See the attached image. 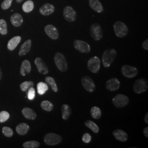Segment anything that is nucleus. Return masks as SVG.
I'll use <instances>...</instances> for the list:
<instances>
[{
  "label": "nucleus",
  "instance_id": "obj_1",
  "mask_svg": "<svg viewBox=\"0 0 148 148\" xmlns=\"http://www.w3.org/2000/svg\"><path fill=\"white\" fill-rule=\"evenodd\" d=\"M117 56V52L114 48L106 49L102 55V62L105 68H109L114 61Z\"/></svg>",
  "mask_w": 148,
  "mask_h": 148
},
{
  "label": "nucleus",
  "instance_id": "obj_2",
  "mask_svg": "<svg viewBox=\"0 0 148 148\" xmlns=\"http://www.w3.org/2000/svg\"><path fill=\"white\" fill-rule=\"evenodd\" d=\"M54 62L56 66L62 72H65L68 69L67 60L65 56L60 52H57L54 57Z\"/></svg>",
  "mask_w": 148,
  "mask_h": 148
},
{
  "label": "nucleus",
  "instance_id": "obj_3",
  "mask_svg": "<svg viewBox=\"0 0 148 148\" xmlns=\"http://www.w3.org/2000/svg\"><path fill=\"white\" fill-rule=\"evenodd\" d=\"M114 30L117 37L122 38L127 36L128 33V28L123 22L117 21L115 22L114 26Z\"/></svg>",
  "mask_w": 148,
  "mask_h": 148
},
{
  "label": "nucleus",
  "instance_id": "obj_4",
  "mask_svg": "<svg viewBox=\"0 0 148 148\" xmlns=\"http://www.w3.org/2000/svg\"><path fill=\"white\" fill-rule=\"evenodd\" d=\"M134 92L137 94H141L148 90V81L141 78L136 81L133 84Z\"/></svg>",
  "mask_w": 148,
  "mask_h": 148
},
{
  "label": "nucleus",
  "instance_id": "obj_5",
  "mask_svg": "<svg viewBox=\"0 0 148 148\" xmlns=\"http://www.w3.org/2000/svg\"><path fill=\"white\" fill-rule=\"evenodd\" d=\"M62 139V137L60 135L54 133H49L45 136L44 142L48 145L53 146L61 143Z\"/></svg>",
  "mask_w": 148,
  "mask_h": 148
},
{
  "label": "nucleus",
  "instance_id": "obj_6",
  "mask_svg": "<svg viewBox=\"0 0 148 148\" xmlns=\"http://www.w3.org/2000/svg\"><path fill=\"white\" fill-rule=\"evenodd\" d=\"M129 98L123 94H118L112 99V103L117 108H122L127 106L129 103Z\"/></svg>",
  "mask_w": 148,
  "mask_h": 148
},
{
  "label": "nucleus",
  "instance_id": "obj_7",
  "mask_svg": "<svg viewBox=\"0 0 148 148\" xmlns=\"http://www.w3.org/2000/svg\"><path fill=\"white\" fill-rule=\"evenodd\" d=\"M90 33L92 38L95 41H99L103 37V30L101 25L98 23H95L90 27Z\"/></svg>",
  "mask_w": 148,
  "mask_h": 148
},
{
  "label": "nucleus",
  "instance_id": "obj_8",
  "mask_svg": "<svg viewBox=\"0 0 148 148\" xmlns=\"http://www.w3.org/2000/svg\"><path fill=\"white\" fill-rule=\"evenodd\" d=\"M101 59L98 57H93L89 59L87 63V67L90 71L95 74L97 73L101 68Z\"/></svg>",
  "mask_w": 148,
  "mask_h": 148
},
{
  "label": "nucleus",
  "instance_id": "obj_9",
  "mask_svg": "<svg viewBox=\"0 0 148 148\" xmlns=\"http://www.w3.org/2000/svg\"><path fill=\"white\" fill-rule=\"evenodd\" d=\"M121 72L122 75L126 77L133 78L138 74V70L134 66L125 65L122 67Z\"/></svg>",
  "mask_w": 148,
  "mask_h": 148
},
{
  "label": "nucleus",
  "instance_id": "obj_10",
  "mask_svg": "<svg viewBox=\"0 0 148 148\" xmlns=\"http://www.w3.org/2000/svg\"><path fill=\"white\" fill-rule=\"evenodd\" d=\"M74 47L81 53H88L90 51V45L84 41L80 40H75L74 41Z\"/></svg>",
  "mask_w": 148,
  "mask_h": 148
},
{
  "label": "nucleus",
  "instance_id": "obj_11",
  "mask_svg": "<svg viewBox=\"0 0 148 148\" xmlns=\"http://www.w3.org/2000/svg\"><path fill=\"white\" fill-rule=\"evenodd\" d=\"M63 14L64 19L69 22H73L76 19V12L74 8L70 5L64 7Z\"/></svg>",
  "mask_w": 148,
  "mask_h": 148
},
{
  "label": "nucleus",
  "instance_id": "obj_12",
  "mask_svg": "<svg viewBox=\"0 0 148 148\" xmlns=\"http://www.w3.org/2000/svg\"><path fill=\"white\" fill-rule=\"evenodd\" d=\"M82 85L84 88L88 92H93L95 88V85L93 79L89 76H84L81 79Z\"/></svg>",
  "mask_w": 148,
  "mask_h": 148
},
{
  "label": "nucleus",
  "instance_id": "obj_13",
  "mask_svg": "<svg viewBox=\"0 0 148 148\" xmlns=\"http://www.w3.org/2000/svg\"><path fill=\"white\" fill-rule=\"evenodd\" d=\"M45 32L48 37H50L51 39L54 40H57L59 36L58 29L53 25L49 24L46 25L45 27Z\"/></svg>",
  "mask_w": 148,
  "mask_h": 148
},
{
  "label": "nucleus",
  "instance_id": "obj_14",
  "mask_svg": "<svg viewBox=\"0 0 148 148\" xmlns=\"http://www.w3.org/2000/svg\"><path fill=\"white\" fill-rule=\"evenodd\" d=\"M120 87V82L115 77H112L108 80L106 82V88L110 91H115L119 90Z\"/></svg>",
  "mask_w": 148,
  "mask_h": 148
},
{
  "label": "nucleus",
  "instance_id": "obj_15",
  "mask_svg": "<svg viewBox=\"0 0 148 148\" xmlns=\"http://www.w3.org/2000/svg\"><path fill=\"white\" fill-rule=\"evenodd\" d=\"M35 64L36 65L38 71L40 74L46 75L48 73V69L46 63L43 62L42 59L37 57L35 60Z\"/></svg>",
  "mask_w": 148,
  "mask_h": 148
},
{
  "label": "nucleus",
  "instance_id": "obj_16",
  "mask_svg": "<svg viewBox=\"0 0 148 148\" xmlns=\"http://www.w3.org/2000/svg\"><path fill=\"white\" fill-rule=\"evenodd\" d=\"M55 8L54 5L51 3H47L42 5L39 9L40 13L44 16H48L51 15L54 13Z\"/></svg>",
  "mask_w": 148,
  "mask_h": 148
},
{
  "label": "nucleus",
  "instance_id": "obj_17",
  "mask_svg": "<svg viewBox=\"0 0 148 148\" xmlns=\"http://www.w3.org/2000/svg\"><path fill=\"white\" fill-rule=\"evenodd\" d=\"M11 21L14 27H21L23 23V18L21 14L16 13L11 16Z\"/></svg>",
  "mask_w": 148,
  "mask_h": 148
},
{
  "label": "nucleus",
  "instance_id": "obj_18",
  "mask_svg": "<svg viewBox=\"0 0 148 148\" xmlns=\"http://www.w3.org/2000/svg\"><path fill=\"white\" fill-rule=\"evenodd\" d=\"M89 5L93 11L98 13L103 12L104 10L103 6L99 0H89Z\"/></svg>",
  "mask_w": 148,
  "mask_h": 148
},
{
  "label": "nucleus",
  "instance_id": "obj_19",
  "mask_svg": "<svg viewBox=\"0 0 148 148\" xmlns=\"http://www.w3.org/2000/svg\"><path fill=\"white\" fill-rule=\"evenodd\" d=\"M32 47V41L29 39L23 43L19 51V56H23L29 52Z\"/></svg>",
  "mask_w": 148,
  "mask_h": 148
},
{
  "label": "nucleus",
  "instance_id": "obj_20",
  "mask_svg": "<svg viewBox=\"0 0 148 148\" xmlns=\"http://www.w3.org/2000/svg\"><path fill=\"white\" fill-rule=\"evenodd\" d=\"M112 134L117 140L122 142H125L128 140L127 133L121 130H116L113 132Z\"/></svg>",
  "mask_w": 148,
  "mask_h": 148
},
{
  "label": "nucleus",
  "instance_id": "obj_21",
  "mask_svg": "<svg viewBox=\"0 0 148 148\" xmlns=\"http://www.w3.org/2000/svg\"><path fill=\"white\" fill-rule=\"evenodd\" d=\"M32 70L31 64L29 60H24L21 64V74L22 76H24L27 74H29Z\"/></svg>",
  "mask_w": 148,
  "mask_h": 148
},
{
  "label": "nucleus",
  "instance_id": "obj_22",
  "mask_svg": "<svg viewBox=\"0 0 148 148\" xmlns=\"http://www.w3.org/2000/svg\"><path fill=\"white\" fill-rule=\"evenodd\" d=\"M21 37L19 36H16L13 37L8 41L7 44V48L10 51H13L16 49L17 46L21 41Z\"/></svg>",
  "mask_w": 148,
  "mask_h": 148
},
{
  "label": "nucleus",
  "instance_id": "obj_23",
  "mask_svg": "<svg viewBox=\"0 0 148 148\" xmlns=\"http://www.w3.org/2000/svg\"><path fill=\"white\" fill-rule=\"evenodd\" d=\"M22 114L27 119L29 120H35L37 117L36 113L32 109L29 108H25L22 110Z\"/></svg>",
  "mask_w": 148,
  "mask_h": 148
},
{
  "label": "nucleus",
  "instance_id": "obj_24",
  "mask_svg": "<svg viewBox=\"0 0 148 148\" xmlns=\"http://www.w3.org/2000/svg\"><path fill=\"white\" fill-rule=\"evenodd\" d=\"M29 128V126L26 123H21L16 127V131L19 135L24 136L28 132Z\"/></svg>",
  "mask_w": 148,
  "mask_h": 148
},
{
  "label": "nucleus",
  "instance_id": "obj_25",
  "mask_svg": "<svg viewBox=\"0 0 148 148\" xmlns=\"http://www.w3.org/2000/svg\"><path fill=\"white\" fill-rule=\"evenodd\" d=\"M62 118L64 120H67L71 114V109L68 104H63L62 106Z\"/></svg>",
  "mask_w": 148,
  "mask_h": 148
},
{
  "label": "nucleus",
  "instance_id": "obj_26",
  "mask_svg": "<svg viewBox=\"0 0 148 148\" xmlns=\"http://www.w3.org/2000/svg\"><path fill=\"white\" fill-rule=\"evenodd\" d=\"M34 8V3L32 0H27L25 1L22 5L23 11L25 13H30L33 11Z\"/></svg>",
  "mask_w": 148,
  "mask_h": 148
},
{
  "label": "nucleus",
  "instance_id": "obj_27",
  "mask_svg": "<svg viewBox=\"0 0 148 148\" xmlns=\"http://www.w3.org/2000/svg\"><path fill=\"white\" fill-rule=\"evenodd\" d=\"M85 125L86 127L89 128L90 130L95 133H98L99 131V128L98 126L94 122L88 120L85 122Z\"/></svg>",
  "mask_w": 148,
  "mask_h": 148
},
{
  "label": "nucleus",
  "instance_id": "obj_28",
  "mask_svg": "<svg viewBox=\"0 0 148 148\" xmlns=\"http://www.w3.org/2000/svg\"><path fill=\"white\" fill-rule=\"evenodd\" d=\"M45 81H46L47 84L51 87V89L53 90L54 92H58V86L53 77H50V76H47L46 77Z\"/></svg>",
  "mask_w": 148,
  "mask_h": 148
},
{
  "label": "nucleus",
  "instance_id": "obj_29",
  "mask_svg": "<svg viewBox=\"0 0 148 148\" xmlns=\"http://www.w3.org/2000/svg\"><path fill=\"white\" fill-rule=\"evenodd\" d=\"M37 89L38 93L40 95H43L48 90V86L47 84L40 82L37 85Z\"/></svg>",
  "mask_w": 148,
  "mask_h": 148
},
{
  "label": "nucleus",
  "instance_id": "obj_30",
  "mask_svg": "<svg viewBox=\"0 0 148 148\" xmlns=\"http://www.w3.org/2000/svg\"><path fill=\"white\" fill-rule=\"evenodd\" d=\"M90 114L93 119L98 120L101 118V111L100 108L98 106H93L90 109Z\"/></svg>",
  "mask_w": 148,
  "mask_h": 148
},
{
  "label": "nucleus",
  "instance_id": "obj_31",
  "mask_svg": "<svg viewBox=\"0 0 148 148\" xmlns=\"http://www.w3.org/2000/svg\"><path fill=\"white\" fill-rule=\"evenodd\" d=\"M41 106L45 111H51L54 108V105L48 101H42L41 103Z\"/></svg>",
  "mask_w": 148,
  "mask_h": 148
},
{
  "label": "nucleus",
  "instance_id": "obj_32",
  "mask_svg": "<svg viewBox=\"0 0 148 148\" xmlns=\"http://www.w3.org/2000/svg\"><path fill=\"white\" fill-rule=\"evenodd\" d=\"M23 146L25 148H37L40 147V143L35 140L28 141L24 143Z\"/></svg>",
  "mask_w": 148,
  "mask_h": 148
},
{
  "label": "nucleus",
  "instance_id": "obj_33",
  "mask_svg": "<svg viewBox=\"0 0 148 148\" xmlns=\"http://www.w3.org/2000/svg\"><path fill=\"white\" fill-rule=\"evenodd\" d=\"M8 32L7 24L6 21L1 19H0V34L2 35H5Z\"/></svg>",
  "mask_w": 148,
  "mask_h": 148
},
{
  "label": "nucleus",
  "instance_id": "obj_34",
  "mask_svg": "<svg viewBox=\"0 0 148 148\" xmlns=\"http://www.w3.org/2000/svg\"><path fill=\"white\" fill-rule=\"evenodd\" d=\"M34 82L32 81H25L21 84L20 86L21 89L23 92H26L29 90L30 87L34 86Z\"/></svg>",
  "mask_w": 148,
  "mask_h": 148
},
{
  "label": "nucleus",
  "instance_id": "obj_35",
  "mask_svg": "<svg viewBox=\"0 0 148 148\" xmlns=\"http://www.w3.org/2000/svg\"><path fill=\"white\" fill-rule=\"evenodd\" d=\"M10 117V115L7 111H2L0 112V122L3 123L7 121Z\"/></svg>",
  "mask_w": 148,
  "mask_h": 148
},
{
  "label": "nucleus",
  "instance_id": "obj_36",
  "mask_svg": "<svg viewBox=\"0 0 148 148\" xmlns=\"http://www.w3.org/2000/svg\"><path fill=\"white\" fill-rule=\"evenodd\" d=\"M35 96H36L35 90L34 89V88H33V87H32L27 90V98L28 99L32 101L34 99V98H35Z\"/></svg>",
  "mask_w": 148,
  "mask_h": 148
},
{
  "label": "nucleus",
  "instance_id": "obj_37",
  "mask_svg": "<svg viewBox=\"0 0 148 148\" xmlns=\"http://www.w3.org/2000/svg\"><path fill=\"white\" fill-rule=\"evenodd\" d=\"M13 0H4L1 3V8L3 10H7L11 7Z\"/></svg>",
  "mask_w": 148,
  "mask_h": 148
},
{
  "label": "nucleus",
  "instance_id": "obj_38",
  "mask_svg": "<svg viewBox=\"0 0 148 148\" xmlns=\"http://www.w3.org/2000/svg\"><path fill=\"white\" fill-rule=\"evenodd\" d=\"M2 132L5 137H11L13 134V132L11 128L8 127H3Z\"/></svg>",
  "mask_w": 148,
  "mask_h": 148
},
{
  "label": "nucleus",
  "instance_id": "obj_39",
  "mask_svg": "<svg viewBox=\"0 0 148 148\" xmlns=\"http://www.w3.org/2000/svg\"><path fill=\"white\" fill-rule=\"evenodd\" d=\"M91 139H92L91 136L90 135L89 133H85V134L83 135L82 137V141L85 143H90V142L91 141Z\"/></svg>",
  "mask_w": 148,
  "mask_h": 148
},
{
  "label": "nucleus",
  "instance_id": "obj_40",
  "mask_svg": "<svg viewBox=\"0 0 148 148\" xmlns=\"http://www.w3.org/2000/svg\"><path fill=\"white\" fill-rule=\"evenodd\" d=\"M142 47L145 49V50H148V40L147 39L146 40H145L143 43H142Z\"/></svg>",
  "mask_w": 148,
  "mask_h": 148
},
{
  "label": "nucleus",
  "instance_id": "obj_41",
  "mask_svg": "<svg viewBox=\"0 0 148 148\" xmlns=\"http://www.w3.org/2000/svg\"><path fill=\"white\" fill-rule=\"evenodd\" d=\"M143 133L144 136L146 138H148V127H146L144 128V130H143Z\"/></svg>",
  "mask_w": 148,
  "mask_h": 148
},
{
  "label": "nucleus",
  "instance_id": "obj_42",
  "mask_svg": "<svg viewBox=\"0 0 148 148\" xmlns=\"http://www.w3.org/2000/svg\"><path fill=\"white\" fill-rule=\"evenodd\" d=\"M144 121L146 123H148V113L147 112L144 116Z\"/></svg>",
  "mask_w": 148,
  "mask_h": 148
},
{
  "label": "nucleus",
  "instance_id": "obj_43",
  "mask_svg": "<svg viewBox=\"0 0 148 148\" xmlns=\"http://www.w3.org/2000/svg\"><path fill=\"white\" fill-rule=\"evenodd\" d=\"M2 73L1 70L0 69V79H2Z\"/></svg>",
  "mask_w": 148,
  "mask_h": 148
},
{
  "label": "nucleus",
  "instance_id": "obj_44",
  "mask_svg": "<svg viewBox=\"0 0 148 148\" xmlns=\"http://www.w3.org/2000/svg\"><path fill=\"white\" fill-rule=\"evenodd\" d=\"M23 1V0H16V2L17 3H21Z\"/></svg>",
  "mask_w": 148,
  "mask_h": 148
}]
</instances>
